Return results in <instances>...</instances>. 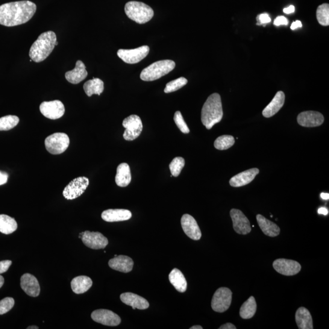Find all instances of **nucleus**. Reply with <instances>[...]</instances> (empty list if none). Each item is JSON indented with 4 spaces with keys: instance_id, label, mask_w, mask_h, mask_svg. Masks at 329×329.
Listing matches in <instances>:
<instances>
[{
    "instance_id": "obj_12",
    "label": "nucleus",
    "mask_w": 329,
    "mask_h": 329,
    "mask_svg": "<svg viewBox=\"0 0 329 329\" xmlns=\"http://www.w3.org/2000/svg\"><path fill=\"white\" fill-rule=\"evenodd\" d=\"M230 215L233 222V228L237 234L247 235L251 232V226L249 220L242 211L233 208Z\"/></svg>"
},
{
    "instance_id": "obj_9",
    "label": "nucleus",
    "mask_w": 329,
    "mask_h": 329,
    "mask_svg": "<svg viewBox=\"0 0 329 329\" xmlns=\"http://www.w3.org/2000/svg\"><path fill=\"white\" fill-rule=\"evenodd\" d=\"M89 179L86 177H79L73 179L65 188L63 191L64 198L68 200H73L81 196L89 186Z\"/></svg>"
},
{
    "instance_id": "obj_24",
    "label": "nucleus",
    "mask_w": 329,
    "mask_h": 329,
    "mask_svg": "<svg viewBox=\"0 0 329 329\" xmlns=\"http://www.w3.org/2000/svg\"><path fill=\"white\" fill-rule=\"evenodd\" d=\"M132 217L131 211L126 209H108L101 214V218L107 222L126 221Z\"/></svg>"
},
{
    "instance_id": "obj_5",
    "label": "nucleus",
    "mask_w": 329,
    "mask_h": 329,
    "mask_svg": "<svg viewBox=\"0 0 329 329\" xmlns=\"http://www.w3.org/2000/svg\"><path fill=\"white\" fill-rule=\"evenodd\" d=\"M176 64L172 60L155 62L146 67L141 73L140 77L144 81H153L169 74L175 68Z\"/></svg>"
},
{
    "instance_id": "obj_6",
    "label": "nucleus",
    "mask_w": 329,
    "mask_h": 329,
    "mask_svg": "<svg viewBox=\"0 0 329 329\" xmlns=\"http://www.w3.org/2000/svg\"><path fill=\"white\" fill-rule=\"evenodd\" d=\"M46 150L54 155L66 151L70 145V139L66 134L57 133L50 135L45 141Z\"/></svg>"
},
{
    "instance_id": "obj_17",
    "label": "nucleus",
    "mask_w": 329,
    "mask_h": 329,
    "mask_svg": "<svg viewBox=\"0 0 329 329\" xmlns=\"http://www.w3.org/2000/svg\"><path fill=\"white\" fill-rule=\"evenodd\" d=\"M181 226L188 237L194 240H200L202 234L195 218L189 214H185L181 218Z\"/></svg>"
},
{
    "instance_id": "obj_3",
    "label": "nucleus",
    "mask_w": 329,
    "mask_h": 329,
    "mask_svg": "<svg viewBox=\"0 0 329 329\" xmlns=\"http://www.w3.org/2000/svg\"><path fill=\"white\" fill-rule=\"evenodd\" d=\"M223 111L221 96L218 93H213L208 96L202 107L201 122L207 129L222 121Z\"/></svg>"
},
{
    "instance_id": "obj_32",
    "label": "nucleus",
    "mask_w": 329,
    "mask_h": 329,
    "mask_svg": "<svg viewBox=\"0 0 329 329\" xmlns=\"http://www.w3.org/2000/svg\"><path fill=\"white\" fill-rule=\"evenodd\" d=\"M18 225L14 218L7 215H0V233L11 234L17 230Z\"/></svg>"
},
{
    "instance_id": "obj_45",
    "label": "nucleus",
    "mask_w": 329,
    "mask_h": 329,
    "mask_svg": "<svg viewBox=\"0 0 329 329\" xmlns=\"http://www.w3.org/2000/svg\"><path fill=\"white\" fill-rule=\"evenodd\" d=\"M302 24L301 22L299 21V20H297V21L292 23V26H291V29H292V30H295L296 29L302 28Z\"/></svg>"
},
{
    "instance_id": "obj_52",
    "label": "nucleus",
    "mask_w": 329,
    "mask_h": 329,
    "mask_svg": "<svg viewBox=\"0 0 329 329\" xmlns=\"http://www.w3.org/2000/svg\"><path fill=\"white\" fill-rule=\"evenodd\" d=\"M82 234H83V233H82L80 234H79V239H81V237L82 236Z\"/></svg>"
},
{
    "instance_id": "obj_22",
    "label": "nucleus",
    "mask_w": 329,
    "mask_h": 329,
    "mask_svg": "<svg viewBox=\"0 0 329 329\" xmlns=\"http://www.w3.org/2000/svg\"><path fill=\"white\" fill-rule=\"evenodd\" d=\"M86 66L81 61L76 62L75 69L66 73V78L70 83L78 84L87 78Z\"/></svg>"
},
{
    "instance_id": "obj_27",
    "label": "nucleus",
    "mask_w": 329,
    "mask_h": 329,
    "mask_svg": "<svg viewBox=\"0 0 329 329\" xmlns=\"http://www.w3.org/2000/svg\"><path fill=\"white\" fill-rule=\"evenodd\" d=\"M131 173L130 167L128 163L120 164L117 169L116 183L117 186L126 187L131 182Z\"/></svg>"
},
{
    "instance_id": "obj_25",
    "label": "nucleus",
    "mask_w": 329,
    "mask_h": 329,
    "mask_svg": "<svg viewBox=\"0 0 329 329\" xmlns=\"http://www.w3.org/2000/svg\"><path fill=\"white\" fill-rule=\"evenodd\" d=\"M256 218L258 226L266 236L275 237L280 234L281 229L275 223L270 221L260 214H258Z\"/></svg>"
},
{
    "instance_id": "obj_11",
    "label": "nucleus",
    "mask_w": 329,
    "mask_h": 329,
    "mask_svg": "<svg viewBox=\"0 0 329 329\" xmlns=\"http://www.w3.org/2000/svg\"><path fill=\"white\" fill-rule=\"evenodd\" d=\"M40 111L47 119L57 120L64 116L65 107L60 100L44 101L40 105Z\"/></svg>"
},
{
    "instance_id": "obj_20",
    "label": "nucleus",
    "mask_w": 329,
    "mask_h": 329,
    "mask_svg": "<svg viewBox=\"0 0 329 329\" xmlns=\"http://www.w3.org/2000/svg\"><path fill=\"white\" fill-rule=\"evenodd\" d=\"M123 303L133 307V309H147L149 306V302L145 298L133 293H125L120 296Z\"/></svg>"
},
{
    "instance_id": "obj_48",
    "label": "nucleus",
    "mask_w": 329,
    "mask_h": 329,
    "mask_svg": "<svg viewBox=\"0 0 329 329\" xmlns=\"http://www.w3.org/2000/svg\"><path fill=\"white\" fill-rule=\"evenodd\" d=\"M321 198L322 199H324V200H328L329 199L328 193H322L321 194Z\"/></svg>"
},
{
    "instance_id": "obj_35",
    "label": "nucleus",
    "mask_w": 329,
    "mask_h": 329,
    "mask_svg": "<svg viewBox=\"0 0 329 329\" xmlns=\"http://www.w3.org/2000/svg\"><path fill=\"white\" fill-rule=\"evenodd\" d=\"M20 120L16 116H7L0 118V131H9L19 124Z\"/></svg>"
},
{
    "instance_id": "obj_2",
    "label": "nucleus",
    "mask_w": 329,
    "mask_h": 329,
    "mask_svg": "<svg viewBox=\"0 0 329 329\" xmlns=\"http://www.w3.org/2000/svg\"><path fill=\"white\" fill-rule=\"evenodd\" d=\"M57 42V35L53 31H49L41 34L29 50L31 60L37 63L45 60L53 50Z\"/></svg>"
},
{
    "instance_id": "obj_34",
    "label": "nucleus",
    "mask_w": 329,
    "mask_h": 329,
    "mask_svg": "<svg viewBox=\"0 0 329 329\" xmlns=\"http://www.w3.org/2000/svg\"><path fill=\"white\" fill-rule=\"evenodd\" d=\"M316 18L320 25H329V5L324 4L319 6L316 10Z\"/></svg>"
},
{
    "instance_id": "obj_28",
    "label": "nucleus",
    "mask_w": 329,
    "mask_h": 329,
    "mask_svg": "<svg viewBox=\"0 0 329 329\" xmlns=\"http://www.w3.org/2000/svg\"><path fill=\"white\" fill-rule=\"evenodd\" d=\"M92 279L85 276H78L71 282L73 292L78 295L87 292L92 286Z\"/></svg>"
},
{
    "instance_id": "obj_53",
    "label": "nucleus",
    "mask_w": 329,
    "mask_h": 329,
    "mask_svg": "<svg viewBox=\"0 0 329 329\" xmlns=\"http://www.w3.org/2000/svg\"><path fill=\"white\" fill-rule=\"evenodd\" d=\"M58 45V42H56L55 43V46H57Z\"/></svg>"
},
{
    "instance_id": "obj_16",
    "label": "nucleus",
    "mask_w": 329,
    "mask_h": 329,
    "mask_svg": "<svg viewBox=\"0 0 329 329\" xmlns=\"http://www.w3.org/2000/svg\"><path fill=\"white\" fill-rule=\"evenodd\" d=\"M298 124L303 127L314 128L321 126L324 121L322 114L316 111H305L298 115Z\"/></svg>"
},
{
    "instance_id": "obj_19",
    "label": "nucleus",
    "mask_w": 329,
    "mask_h": 329,
    "mask_svg": "<svg viewBox=\"0 0 329 329\" xmlns=\"http://www.w3.org/2000/svg\"><path fill=\"white\" fill-rule=\"evenodd\" d=\"M259 170L256 168L247 170L245 172L239 173L234 176L229 181L231 186L234 187H240L246 186L251 183L258 173Z\"/></svg>"
},
{
    "instance_id": "obj_39",
    "label": "nucleus",
    "mask_w": 329,
    "mask_h": 329,
    "mask_svg": "<svg viewBox=\"0 0 329 329\" xmlns=\"http://www.w3.org/2000/svg\"><path fill=\"white\" fill-rule=\"evenodd\" d=\"M14 299L12 298H5L0 301V315H4L10 311L14 307Z\"/></svg>"
},
{
    "instance_id": "obj_49",
    "label": "nucleus",
    "mask_w": 329,
    "mask_h": 329,
    "mask_svg": "<svg viewBox=\"0 0 329 329\" xmlns=\"http://www.w3.org/2000/svg\"><path fill=\"white\" fill-rule=\"evenodd\" d=\"M4 283L5 280L4 277L0 275V289H1L3 286H4Z\"/></svg>"
},
{
    "instance_id": "obj_36",
    "label": "nucleus",
    "mask_w": 329,
    "mask_h": 329,
    "mask_svg": "<svg viewBox=\"0 0 329 329\" xmlns=\"http://www.w3.org/2000/svg\"><path fill=\"white\" fill-rule=\"evenodd\" d=\"M187 82V79L184 77H181L175 79V80L170 81L166 85V87L164 89V92L169 93L176 92V91L186 86Z\"/></svg>"
},
{
    "instance_id": "obj_38",
    "label": "nucleus",
    "mask_w": 329,
    "mask_h": 329,
    "mask_svg": "<svg viewBox=\"0 0 329 329\" xmlns=\"http://www.w3.org/2000/svg\"><path fill=\"white\" fill-rule=\"evenodd\" d=\"M174 121L182 133L184 134H189L190 133V129L188 127L186 122L184 121L180 111L176 112L174 116Z\"/></svg>"
},
{
    "instance_id": "obj_26",
    "label": "nucleus",
    "mask_w": 329,
    "mask_h": 329,
    "mask_svg": "<svg viewBox=\"0 0 329 329\" xmlns=\"http://www.w3.org/2000/svg\"><path fill=\"white\" fill-rule=\"evenodd\" d=\"M296 322L299 329H313V319L306 308H299L296 312Z\"/></svg>"
},
{
    "instance_id": "obj_51",
    "label": "nucleus",
    "mask_w": 329,
    "mask_h": 329,
    "mask_svg": "<svg viewBox=\"0 0 329 329\" xmlns=\"http://www.w3.org/2000/svg\"><path fill=\"white\" fill-rule=\"evenodd\" d=\"M27 328L28 329H38V328H39V327H38L37 326H36V325H32V326H29V327H28Z\"/></svg>"
},
{
    "instance_id": "obj_23",
    "label": "nucleus",
    "mask_w": 329,
    "mask_h": 329,
    "mask_svg": "<svg viewBox=\"0 0 329 329\" xmlns=\"http://www.w3.org/2000/svg\"><path fill=\"white\" fill-rule=\"evenodd\" d=\"M285 99H286L285 93L283 91H279L271 102L264 108L262 112L263 117L270 118L274 116L283 107Z\"/></svg>"
},
{
    "instance_id": "obj_50",
    "label": "nucleus",
    "mask_w": 329,
    "mask_h": 329,
    "mask_svg": "<svg viewBox=\"0 0 329 329\" xmlns=\"http://www.w3.org/2000/svg\"><path fill=\"white\" fill-rule=\"evenodd\" d=\"M201 325H194L193 327H190V329H202Z\"/></svg>"
},
{
    "instance_id": "obj_13",
    "label": "nucleus",
    "mask_w": 329,
    "mask_h": 329,
    "mask_svg": "<svg viewBox=\"0 0 329 329\" xmlns=\"http://www.w3.org/2000/svg\"><path fill=\"white\" fill-rule=\"evenodd\" d=\"M272 266L279 274L287 276L297 275L301 270V265L298 261L286 258L276 260Z\"/></svg>"
},
{
    "instance_id": "obj_1",
    "label": "nucleus",
    "mask_w": 329,
    "mask_h": 329,
    "mask_svg": "<svg viewBox=\"0 0 329 329\" xmlns=\"http://www.w3.org/2000/svg\"><path fill=\"white\" fill-rule=\"evenodd\" d=\"M36 4L30 1L8 3L0 6V25L11 27L28 22L36 13Z\"/></svg>"
},
{
    "instance_id": "obj_41",
    "label": "nucleus",
    "mask_w": 329,
    "mask_h": 329,
    "mask_svg": "<svg viewBox=\"0 0 329 329\" xmlns=\"http://www.w3.org/2000/svg\"><path fill=\"white\" fill-rule=\"evenodd\" d=\"M11 265V260H8L0 261V275L7 272Z\"/></svg>"
},
{
    "instance_id": "obj_4",
    "label": "nucleus",
    "mask_w": 329,
    "mask_h": 329,
    "mask_svg": "<svg viewBox=\"0 0 329 329\" xmlns=\"http://www.w3.org/2000/svg\"><path fill=\"white\" fill-rule=\"evenodd\" d=\"M125 11L128 18L139 24H144L150 21L154 16L153 10L142 2H128L125 5Z\"/></svg>"
},
{
    "instance_id": "obj_10",
    "label": "nucleus",
    "mask_w": 329,
    "mask_h": 329,
    "mask_svg": "<svg viewBox=\"0 0 329 329\" xmlns=\"http://www.w3.org/2000/svg\"><path fill=\"white\" fill-rule=\"evenodd\" d=\"M149 47L144 45L136 49H120L117 55L125 63L130 64H137L145 59L149 54Z\"/></svg>"
},
{
    "instance_id": "obj_43",
    "label": "nucleus",
    "mask_w": 329,
    "mask_h": 329,
    "mask_svg": "<svg viewBox=\"0 0 329 329\" xmlns=\"http://www.w3.org/2000/svg\"><path fill=\"white\" fill-rule=\"evenodd\" d=\"M8 177L9 176L7 173L0 171V186L7 183Z\"/></svg>"
},
{
    "instance_id": "obj_37",
    "label": "nucleus",
    "mask_w": 329,
    "mask_h": 329,
    "mask_svg": "<svg viewBox=\"0 0 329 329\" xmlns=\"http://www.w3.org/2000/svg\"><path fill=\"white\" fill-rule=\"evenodd\" d=\"M184 166L185 160L184 158L181 157H175L169 166L172 175L175 176V177H178L180 175L182 170L183 169Z\"/></svg>"
},
{
    "instance_id": "obj_31",
    "label": "nucleus",
    "mask_w": 329,
    "mask_h": 329,
    "mask_svg": "<svg viewBox=\"0 0 329 329\" xmlns=\"http://www.w3.org/2000/svg\"><path fill=\"white\" fill-rule=\"evenodd\" d=\"M257 311V303L254 296L249 297L244 302L240 310V315L243 319H251Z\"/></svg>"
},
{
    "instance_id": "obj_33",
    "label": "nucleus",
    "mask_w": 329,
    "mask_h": 329,
    "mask_svg": "<svg viewBox=\"0 0 329 329\" xmlns=\"http://www.w3.org/2000/svg\"><path fill=\"white\" fill-rule=\"evenodd\" d=\"M235 142L236 141L233 136L230 135H224L217 138L214 142V146L218 150H226L233 146Z\"/></svg>"
},
{
    "instance_id": "obj_18",
    "label": "nucleus",
    "mask_w": 329,
    "mask_h": 329,
    "mask_svg": "<svg viewBox=\"0 0 329 329\" xmlns=\"http://www.w3.org/2000/svg\"><path fill=\"white\" fill-rule=\"evenodd\" d=\"M20 286L24 292L29 296L37 297L40 293V287L36 277L26 273L20 279Z\"/></svg>"
},
{
    "instance_id": "obj_15",
    "label": "nucleus",
    "mask_w": 329,
    "mask_h": 329,
    "mask_svg": "<svg viewBox=\"0 0 329 329\" xmlns=\"http://www.w3.org/2000/svg\"><path fill=\"white\" fill-rule=\"evenodd\" d=\"M91 317L94 321L104 325L117 326L121 323V318L118 315L106 309L93 311Z\"/></svg>"
},
{
    "instance_id": "obj_7",
    "label": "nucleus",
    "mask_w": 329,
    "mask_h": 329,
    "mask_svg": "<svg viewBox=\"0 0 329 329\" xmlns=\"http://www.w3.org/2000/svg\"><path fill=\"white\" fill-rule=\"evenodd\" d=\"M233 292L226 287L220 288L214 294L211 300V308L216 312L223 313L230 307Z\"/></svg>"
},
{
    "instance_id": "obj_42",
    "label": "nucleus",
    "mask_w": 329,
    "mask_h": 329,
    "mask_svg": "<svg viewBox=\"0 0 329 329\" xmlns=\"http://www.w3.org/2000/svg\"><path fill=\"white\" fill-rule=\"evenodd\" d=\"M288 24H289V21H288L286 17H285L284 16H279L274 21V25L276 26H279L281 25L287 26Z\"/></svg>"
},
{
    "instance_id": "obj_40",
    "label": "nucleus",
    "mask_w": 329,
    "mask_h": 329,
    "mask_svg": "<svg viewBox=\"0 0 329 329\" xmlns=\"http://www.w3.org/2000/svg\"><path fill=\"white\" fill-rule=\"evenodd\" d=\"M257 25L265 26L267 23L271 22V19L268 14L264 13L258 15L257 17Z\"/></svg>"
},
{
    "instance_id": "obj_44",
    "label": "nucleus",
    "mask_w": 329,
    "mask_h": 329,
    "mask_svg": "<svg viewBox=\"0 0 329 329\" xmlns=\"http://www.w3.org/2000/svg\"><path fill=\"white\" fill-rule=\"evenodd\" d=\"M220 329H236L237 327L232 323L228 322L223 324L219 327Z\"/></svg>"
},
{
    "instance_id": "obj_30",
    "label": "nucleus",
    "mask_w": 329,
    "mask_h": 329,
    "mask_svg": "<svg viewBox=\"0 0 329 329\" xmlns=\"http://www.w3.org/2000/svg\"><path fill=\"white\" fill-rule=\"evenodd\" d=\"M104 89V82L99 78H93L87 81L84 84L85 93L88 96H92L94 94L100 95L103 92Z\"/></svg>"
},
{
    "instance_id": "obj_21",
    "label": "nucleus",
    "mask_w": 329,
    "mask_h": 329,
    "mask_svg": "<svg viewBox=\"0 0 329 329\" xmlns=\"http://www.w3.org/2000/svg\"><path fill=\"white\" fill-rule=\"evenodd\" d=\"M108 266L116 271L127 273L133 270L134 261L126 255H119L108 261Z\"/></svg>"
},
{
    "instance_id": "obj_14",
    "label": "nucleus",
    "mask_w": 329,
    "mask_h": 329,
    "mask_svg": "<svg viewBox=\"0 0 329 329\" xmlns=\"http://www.w3.org/2000/svg\"><path fill=\"white\" fill-rule=\"evenodd\" d=\"M88 248L92 249H104L108 245V240L98 232H84L81 239Z\"/></svg>"
},
{
    "instance_id": "obj_46",
    "label": "nucleus",
    "mask_w": 329,
    "mask_h": 329,
    "mask_svg": "<svg viewBox=\"0 0 329 329\" xmlns=\"http://www.w3.org/2000/svg\"><path fill=\"white\" fill-rule=\"evenodd\" d=\"M295 11V8L294 6H290L289 7L284 9V13L287 14L293 13Z\"/></svg>"
},
{
    "instance_id": "obj_47",
    "label": "nucleus",
    "mask_w": 329,
    "mask_h": 329,
    "mask_svg": "<svg viewBox=\"0 0 329 329\" xmlns=\"http://www.w3.org/2000/svg\"><path fill=\"white\" fill-rule=\"evenodd\" d=\"M318 212L320 215H327L328 210L325 207H321L319 208Z\"/></svg>"
},
{
    "instance_id": "obj_29",
    "label": "nucleus",
    "mask_w": 329,
    "mask_h": 329,
    "mask_svg": "<svg viewBox=\"0 0 329 329\" xmlns=\"http://www.w3.org/2000/svg\"><path fill=\"white\" fill-rule=\"evenodd\" d=\"M169 280L178 292L184 293L187 290V283L180 270L174 268L169 275Z\"/></svg>"
},
{
    "instance_id": "obj_8",
    "label": "nucleus",
    "mask_w": 329,
    "mask_h": 329,
    "mask_svg": "<svg viewBox=\"0 0 329 329\" xmlns=\"http://www.w3.org/2000/svg\"><path fill=\"white\" fill-rule=\"evenodd\" d=\"M123 126L125 128L123 138L126 140L133 141L136 139L142 133V120L137 115H131L123 120Z\"/></svg>"
}]
</instances>
